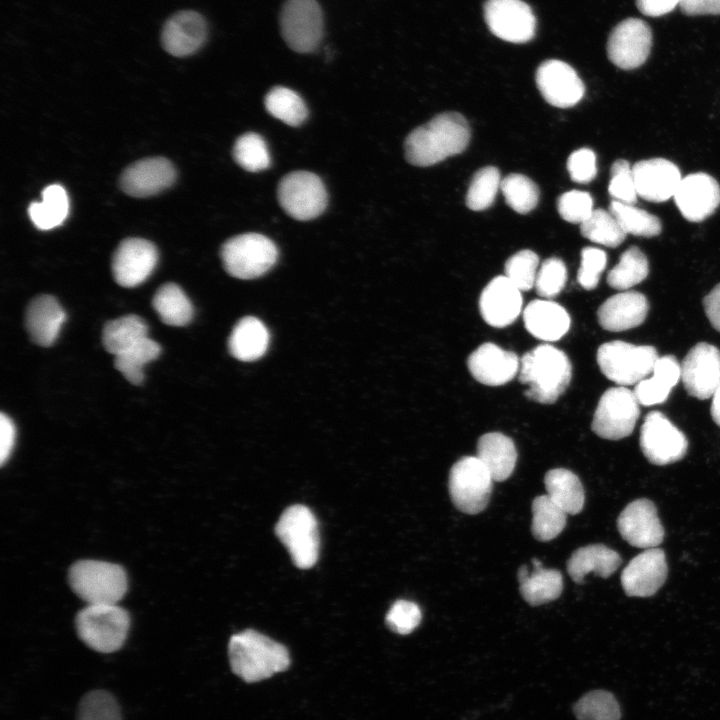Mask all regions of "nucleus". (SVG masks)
Segmentation results:
<instances>
[{"instance_id":"f257e3e1","label":"nucleus","mask_w":720,"mask_h":720,"mask_svg":"<svg viewBox=\"0 0 720 720\" xmlns=\"http://www.w3.org/2000/svg\"><path fill=\"white\" fill-rule=\"evenodd\" d=\"M470 135L469 124L460 113L439 114L407 136L405 158L414 166L435 165L465 150Z\"/></svg>"},{"instance_id":"f03ea898","label":"nucleus","mask_w":720,"mask_h":720,"mask_svg":"<svg viewBox=\"0 0 720 720\" xmlns=\"http://www.w3.org/2000/svg\"><path fill=\"white\" fill-rule=\"evenodd\" d=\"M572 376L567 355L550 344H541L520 360L519 380L528 386L525 396L541 404H552L565 392Z\"/></svg>"},{"instance_id":"7ed1b4c3","label":"nucleus","mask_w":720,"mask_h":720,"mask_svg":"<svg viewBox=\"0 0 720 720\" xmlns=\"http://www.w3.org/2000/svg\"><path fill=\"white\" fill-rule=\"evenodd\" d=\"M228 656L233 673L247 683L267 679L290 665L284 645L251 629L230 638Z\"/></svg>"},{"instance_id":"20e7f679","label":"nucleus","mask_w":720,"mask_h":720,"mask_svg":"<svg viewBox=\"0 0 720 720\" xmlns=\"http://www.w3.org/2000/svg\"><path fill=\"white\" fill-rule=\"evenodd\" d=\"M74 593L88 604H117L127 591L124 569L114 563L81 560L68 574Z\"/></svg>"},{"instance_id":"39448f33","label":"nucleus","mask_w":720,"mask_h":720,"mask_svg":"<svg viewBox=\"0 0 720 720\" xmlns=\"http://www.w3.org/2000/svg\"><path fill=\"white\" fill-rule=\"evenodd\" d=\"M129 624L128 613L117 604H88L75 619L79 638L101 653L115 652L122 647Z\"/></svg>"},{"instance_id":"423d86ee","label":"nucleus","mask_w":720,"mask_h":720,"mask_svg":"<svg viewBox=\"0 0 720 720\" xmlns=\"http://www.w3.org/2000/svg\"><path fill=\"white\" fill-rule=\"evenodd\" d=\"M659 358L655 347L610 341L597 351V363L605 377L620 386L634 385L647 378Z\"/></svg>"},{"instance_id":"0eeeda50","label":"nucleus","mask_w":720,"mask_h":720,"mask_svg":"<svg viewBox=\"0 0 720 720\" xmlns=\"http://www.w3.org/2000/svg\"><path fill=\"white\" fill-rule=\"evenodd\" d=\"M220 255L228 274L239 279H254L274 266L278 250L268 237L246 233L228 239L222 245Z\"/></svg>"},{"instance_id":"6e6552de","label":"nucleus","mask_w":720,"mask_h":720,"mask_svg":"<svg viewBox=\"0 0 720 720\" xmlns=\"http://www.w3.org/2000/svg\"><path fill=\"white\" fill-rule=\"evenodd\" d=\"M275 534L295 566L308 569L315 565L320 542L317 520L309 508L300 504L286 508L275 526Z\"/></svg>"},{"instance_id":"1a4fd4ad","label":"nucleus","mask_w":720,"mask_h":720,"mask_svg":"<svg viewBox=\"0 0 720 720\" xmlns=\"http://www.w3.org/2000/svg\"><path fill=\"white\" fill-rule=\"evenodd\" d=\"M493 478L477 456L459 459L449 473L448 488L454 506L466 514L482 512L488 505Z\"/></svg>"},{"instance_id":"9d476101","label":"nucleus","mask_w":720,"mask_h":720,"mask_svg":"<svg viewBox=\"0 0 720 720\" xmlns=\"http://www.w3.org/2000/svg\"><path fill=\"white\" fill-rule=\"evenodd\" d=\"M281 35L297 53L314 52L324 34L321 7L316 0H286L280 13Z\"/></svg>"},{"instance_id":"9b49d317","label":"nucleus","mask_w":720,"mask_h":720,"mask_svg":"<svg viewBox=\"0 0 720 720\" xmlns=\"http://www.w3.org/2000/svg\"><path fill=\"white\" fill-rule=\"evenodd\" d=\"M278 201L292 218L307 221L316 218L327 206V191L322 180L308 171L285 175L277 189Z\"/></svg>"},{"instance_id":"f8f14e48","label":"nucleus","mask_w":720,"mask_h":720,"mask_svg":"<svg viewBox=\"0 0 720 720\" xmlns=\"http://www.w3.org/2000/svg\"><path fill=\"white\" fill-rule=\"evenodd\" d=\"M639 402L634 391L612 387L601 396L591 428L601 438L619 440L629 436L639 418Z\"/></svg>"},{"instance_id":"ddd939ff","label":"nucleus","mask_w":720,"mask_h":720,"mask_svg":"<svg viewBox=\"0 0 720 720\" xmlns=\"http://www.w3.org/2000/svg\"><path fill=\"white\" fill-rule=\"evenodd\" d=\"M639 444L646 459L655 465L677 462L688 449L686 436L659 411H651L645 416Z\"/></svg>"},{"instance_id":"4468645a","label":"nucleus","mask_w":720,"mask_h":720,"mask_svg":"<svg viewBox=\"0 0 720 720\" xmlns=\"http://www.w3.org/2000/svg\"><path fill=\"white\" fill-rule=\"evenodd\" d=\"M484 18L489 30L504 41L526 43L535 35V16L522 0H487Z\"/></svg>"},{"instance_id":"2eb2a0df","label":"nucleus","mask_w":720,"mask_h":720,"mask_svg":"<svg viewBox=\"0 0 720 720\" xmlns=\"http://www.w3.org/2000/svg\"><path fill=\"white\" fill-rule=\"evenodd\" d=\"M652 46L649 25L638 18H627L611 31L607 42L609 60L617 67L631 70L648 58Z\"/></svg>"},{"instance_id":"dca6fc26","label":"nucleus","mask_w":720,"mask_h":720,"mask_svg":"<svg viewBox=\"0 0 720 720\" xmlns=\"http://www.w3.org/2000/svg\"><path fill=\"white\" fill-rule=\"evenodd\" d=\"M681 380L690 396L712 398L720 384L719 349L706 342L694 345L681 363Z\"/></svg>"},{"instance_id":"f3484780","label":"nucleus","mask_w":720,"mask_h":720,"mask_svg":"<svg viewBox=\"0 0 720 720\" xmlns=\"http://www.w3.org/2000/svg\"><path fill=\"white\" fill-rule=\"evenodd\" d=\"M158 252L153 243L142 238L124 239L112 258V273L122 287H135L153 272Z\"/></svg>"},{"instance_id":"a211bd4d","label":"nucleus","mask_w":720,"mask_h":720,"mask_svg":"<svg viewBox=\"0 0 720 720\" xmlns=\"http://www.w3.org/2000/svg\"><path fill=\"white\" fill-rule=\"evenodd\" d=\"M536 84L543 98L559 108L577 104L585 87L577 72L567 63L550 59L542 62L536 71Z\"/></svg>"},{"instance_id":"6ab92c4d","label":"nucleus","mask_w":720,"mask_h":720,"mask_svg":"<svg viewBox=\"0 0 720 720\" xmlns=\"http://www.w3.org/2000/svg\"><path fill=\"white\" fill-rule=\"evenodd\" d=\"M617 527L622 538L634 547L655 548L664 539V528L657 509L652 501L645 498L634 500L623 509Z\"/></svg>"},{"instance_id":"aec40b11","label":"nucleus","mask_w":720,"mask_h":720,"mask_svg":"<svg viewBox=\"0 0 720 720\" xmlns=\"http://www.w3.org/2000/svg\"><path fill=\"white\" fill-rule=\"evenodd\" d=\"M673 197L685 219L701 222L718 208L720 186L709 174L692 173L682 178Z\"/></svg>"},{"instance_id":"412c9836","label":"nucleus","mask_w":720,"mask_h":720,"mask_svg":"<svg viewBox=\"0 0 720 720\" xmlns=\"http://www.w3.org/2000/svg\"><path fill=\"white\" fill-rule=\"evenodd\" d=\"M668 573L665 553L657 547L635 556L621 573L624 592L631 597H649L664 584Z\"/></svg>"},{"instance_id":"4be33fe9","label":"nucleus","mask_w":720,"mask_h":720,"mask_svg":"<svg viewBox=\"0 0 720 720\" xmlns=\"http://www.w3.org/2000/svg\"><path fill=\"white\" fill-rule=\"evenodd\" d=\"M207 37L205 18L196 11L182 10L165 22L161 44L169 54L187 57L196 53L205 44Z\"/></svg>"},{"instance_id":"5701e85b","label":"nucleus","mask_w":720,"mask_h":720,"mask_svg":"<svg viewBox=\"0 0 720 720\" xmlns=\"http://www.w3.org/2000/svg\"><path fill=\"white\" fill-rule=\"evenodd\" d=\"M639 197L650 202H664L674 196L681 180L678 167L663 158L642 160L632 166Z\"/></svg>"},{"instance_id":"b1692460","label":"nucleus","mask_w":720,"mask_h":720,"mask_svg":"<svg viewBox=\"0 0 720 720\" xmlns=\"http://www.w3.org/2000/svg\"><path fill=\"white\" fill-rule=\"evenodd\" d=\"M176 172L172 163L162 157L142 159L122 173L120 186L133 197L155 195L172 185Z\"/></svg>"},{"instance_id":"393cba45","label":"nucleus","mask_w":720,"mask_h":720,"mask_svg":"<svg viewBox=\"0 0 720 720\" xmlns=\"http://www.w3.org/2000/svg\"><path fill=\"white\" fill-rule=\"evenodd\" d=\"M467 366L478 382L499 386L514 378L519 371L520 360L514 352L494 343H483L469 355Z\"/></svg>"},{"instance_id":"a878e982","label":"nucleus","mask_w":720,"mask_h":720,"mask_svg":"<svg viewBox=\"0 0 720 720\" xmlns=\"http://www.w3.org/2000/svg\"><path fill=\"white\" fill-rule=\"evenodd\" d=\"M522 302L521 291L504 275L493 278L483 289L479 307L487 324L502 328L519 316Z\"/></svg>"},{"instance_id":"bb28decb","label":"nucleus","mask_w":720,"mask_h":720,"mask_svg":"<svg viewBox=\"0 0 720 720\" xmlns=\"http://www.w3.org/2000/svg\"><path fill=\"white\" fill-rule=\"evenodd\" d=\"M648 310V301L642 293L623 291L602 303L597 312L598 322L605 330L625 331L641 325Z\"/></svg>"},{"instance_id":"cd10ccee","label":"nucleus","mask_w":720,"mask_h":720,"mask_svg":"<svg viewBox=\"0 0 720 720\" xmlns=\"http://www.w3.org/2000/svg\"><path fill=\"white\" fill-rule=\"evenodd\" d=\"M65 320L64 309L51 295L35 297L26 309L27 332L34 343L43 347L54 343Z\"/></svg>"},{"instance_id":"c85d7f7f","label":"nucleus","mask_w":720,"mask_h":720,"mask_svg":"<svg viewBox=\"0 0 720 720\" xmlns=\"http://www.w3.org/2000/svg\"><path fill=\"white\" fill-rule=\"evenodd\" d=\"M523 320L527 331L543 341H557L570 327L568 312L551 300H533L523 311Z\"/></svg>"},{"instance_id":"c756f323","label":"nucleus","mask_w":720,"mask_h":720,"mask_svg":"<svg viewBox=\"0 0 720 720\" xmlns=\"http://www.w3.org/2000/svg\"><path fill=\"white\" fill-rule=\"evenodd\" d=\"M533 572L527 566L518 570L519 590L524 600L538 606L557 599L563 590L562 574L555 569H545L538 559L532 560Z\"/></svg>"},{"instance_id":"7c9ffc66","label":"nucleus","mask_w":720,"mask_h":720,"mask_svg":"<svg viewBox=\"0 0 720 720\" xmlns=\"http://www.w3.org/2000/svg\"><path fill=\"white\" fill-rule=\"evenodd\" d=\"M652 376L636 384L634 394L643 406H651L666 401L671 389L681 378V365L673 355L659 357L654 365Z\"/></svg>"},{"instance_id":"2f4dec72","label":"nucleus","mask_w":720,"mask_h":720,"mask_svg":"<svg viewBox=\"0 0 720 720\" xmlns=\"http://www.w3.org/2000/svg\"><path fill=\"white\" fill-rule=\"evenodd\" d=\"M621 563L622 559L615 550L603 544H593L573 552L567 561V571L574 582L582 583L590 572L608 578Z\"/></svg>"},{"instance_id":"473e14b6","label":"nucleus","mask_w":720,"mask_h":720,"mask_svg":"<svg viewBox=\"0 0 720 720\" xmlns=\"http://www.w3.org/2000/svg\"><path fill=\"white\" fill-rule=\"evenodd\" d=\"M494 481H504L512 474L517 460L514 442L508 436L491 432L482 435L477 443V455Z\"/></svg>"},{"instance_id":"72a5a7b5","label":"nucleus","mask_w":720,"mask_h":720,"mask_svg":"<svg viewBox=\"0 0 720 720\" xmlns=\"http://www.w3.org/2000/svg\"><path fill=\"white\" fill-rule=\"evenodd\" d=\"M269 345V332L255 317H244L234 326L229 337L231 355L241 361H253L262 357Z\"/></svg>"},{"instance_id":"f704fd0d","label":"nucleus","mask_w":720,"mask_h":720,"mask_svg":"<svg viewBox=\"0 0 720 720\" xmlns=\"http://www.w3.org/2000/svg\"><path fill=\"white\" fill-rule=\"evenodd\" d=\"M547 495L567 514H578L584 506V488L579 478L570 470L556 468L544 477Z\"/></svg>"},{"instance_id":"c9c22d12","label":"nucleus","mask_w":720,"mask_h":720,"mask_svg":"<svg viewBox=\"0 0 720 720\" xmlns=\"http://www.w3.org/2000/svg\"><path fill=\"white\" fill-rule=\"evenodd\" d=\"M69 213V199L65 189L59 184L47 186L42 191V200L32 202L28 215L35 227L50 230L61 225Z\"/></svg>"},{"instance_id":"e433bc0d","label":"nucleus","mask_w":720,"mask_h":720,"mask_svg":"<svg viewBox=\"0 0 720 720\" xmlns=\"http://www.w3.org/2000/svg\"><path fill=\"white\" fill-rule=\"evenodd\" d=\"M148 326L139 316L130 314L107 322L102 331L104 348L114 356L148 337Z\"/></svg>"},{"instance_id":"4c0bfd02","label":"nucleus","mask_w":720,"mask_h":720,"mask_svg":"<svg viewBox=\"0 0 720 720\" xmlns=\"http://www.w3.org/2000/svg\"><path fill=\"white\" fill-rule=\"evenodd\" d=\"M152 305L163 323L170 326H185L193 317V307L175 283H166L156 291Z\"/></svg>"},{"instance_id":"58836bf2","label":"nucleus","mask_w":720,"mask_h":720,"mask_svg":"<svg viewBox=\"0 0 720 720\" xmlns=\"http://www.w3.org/2000/svg\"><path fill=\"white\" fill-rule=\"evenodd\" d=\"M567 515L547 494L536 497L532 503L534 538L544 542L554 539L564 529Z\"/></svg>"},{"instance_id":"ea45409f","label":"nucleus","mask_w":720,"mask_h":720,"mask_svg":"<svg viewBox=\"0 0 720 720\" xmlns=\"http://www.w3.org/2000/svg\"><path fill=\"white\" fill-rule=\"evenodd\" d=\"M264 105L270 115L289 126H299L307 118L308 109L303 99L292 89L276 86L265 96Z\"/></svg>"},{"instance_id":"a19ab883","label":"nucleus","mask_w":720,"mask_h":720,"mask_svg":"<svg viewBox=\"0 0 720 720\" xmlns=\"http://www.w3.org/2000/svg\"><path fill=\"white\" fill-rule=\"evenodd\" d=\"M649 265L645 254L636 246L624 251L619 262L609 271L607 283L617 290L629 289L648 275Z\"/></svg>"},{"instance_id":"79ce46f5","label":"nucleus","mask_w":720,"mask_h":720,"mask_svg":"<svg viewBox=\"0 0 720 720\" xmlns=\"http://www.w3.org/2000/svg\"><path fill=\"white\" fill-rule=\"evenodd\" d=\"M161 348L157 342L146 337L115 356L114 365L132 384L139 385L144 379L143 367L156 359Z\"/></svg>"},{"instance_id":"37998d69","label":"nucleus","mask_w":720,"mask_h":720,"mask_svg":"<svg viewBox=\"0 0 720 720\" xmlns=\"http://www.w3.org/2000/svg\"><path fill=\"white\" fill-rule=\"evenodd\" d=\"M609 211L626 234L654 237L661 232V221L657 216L632 204L612 200Z\"/></svg>"},{"instance_id":"c03bdc74","label":"nucleus","mask_w":720,"mask_h":720,"mask_svg":"<svg viewBox=\"0 0 720 720\" xmlns=\"http://www.w3.org/2000/svg\"><path fill=\"white\" fill-rule=\"evenodd\" d=\"M582 236L592 242L615 248L626 238L615 217L604 209H594L591 215L580 224Z\"/></svg>"},{"instance_id":"a18cd8bd","label":"nucleus","mask_w":720,"mask_h":720,"mask_svg":"<svg viewBox=\"0 0 720 720\" xmlns=\"http://www.w3.org/2000/svg\"><path fill=\"white\" fill-rule=\"evenodd\" d=\"M500 189L506 203L514 211L527 214L538 203L539 189L528 177L522 174H509L501 180Z\"/></svg>"},{"instance_id":"49530a36","label":"nucleus","mask_w":720,"mask_h":720,"mask_svg":"<svg viewBox=\"0 0 720 720\" xmlns=\"http://www.w3.org/2000/svg\"><path fill=\"white\" fill-rule=\"evenodd\" d=\"M233 157L239 166L249 172L263 171L271 163L265 140L253 132L245 133L236 140Z\"/></svg>"},{"instance_id":"de8ad7c7","label":"nucleus","mask_w":720,"mask_h":720,"mask_svg":"<svg viewBox=\"0 0 720 720\" xmlns=\"http://www.w3.org/2000/svg\"><path fill=\"white\" fill-rule=\"evenodd\" d=\"M501 179L499 170L493 166L479 169L470 182L466 205L473 211H482L489 208L500 189Z\"/></svg>"},{"instance_id":"09e8293b","label":"nucleus","mask_w":720,"mask_h":720,"mask_svg":"<svg viewBox=\"0 0 720 720\" xmlns=\"http://www.w3.org/2000/svg\"><path fill=\"white\" fill-rule=\"evenodd\" d=\"M578 720H619L620 707L605 690H594L582 696L573 706Z\"/></svg>"},{"instance_id":"8fccbe9b","label":"nucleus","mask_w":720,"mask_h":720,"mask_svg":"<svg viewBox=\"0 0 720 720\" xmlns=\"http://www.w3.org/2000/svg\"><path fill=\"white\" fill-rule=\"evenodd\" d=\"M77 720H121L119 704L105 690L90 691L79 703Z\"/></svg>"},{"instance_id":"3c124183","label":"nucleus","mask_w":720,"mask_h":720,"mask_svg":"<svg viewBox=\"0 0 720 720\" xmlns=\"http://www.w3.org/2000/svg\"><path fill=\"white\" fill-rule=\"evenodd\" d=\"M539 258L531 250L524 249L512 255L505 263V276L520 290L534 287Z\"/></svg>"},{"instance_id":"603ef678","label":"nucleus","mask_w":720,"mask_h":720,"mask_svg":"<svg viewBox=\"0 0 720 720\" xmlns=\"http://www.w3.org/2000/svg\"><path fill=\"white\" fill-rule=\"evenodd\" d=\"M567 279V270L564 262L556 257L546 259L537 272L535 285L539 296L552 298L558 295Z\"/></svg>"},{"instance_id":"864d4df0","label":"nucleus","mask_w":720,"mask_h":720,"mask_svg":"<svg viewBox=\"0 0 720 720\" xmlns=\"http://www.w3.org/2000/svg\"><path fill=\"white\" fill-rule=\"evenodd\" d=\"M610 174L608 192L613 200L634 205L638 194L629 162L624 159L616 160L611 166Z\"/></svg>"},{"instance_id":"5fc2aeb1","label":"nucleus","mask_w":720,"mask_h":720,"mask_svg":"<svg viewBox=\"0 0 720 720\" xmlns=\"http://www.w3.org/2000/svg\"><path fill=\"white\" fill-rule=\"evenodd\" d=\"M560 216L570 223H583L593 212V199L585 191L572 190L562 194L557 201Z\"/></svg>"},{"instance_id":"6e6d98bb","label":"nucleus","mask_w":720,"mask_h":720,"mask_svg":"<svg viewBox=\"0 0 720 720\" xmlns=\"http://www.w3.org/2000/svg\"><path fill=\"white\" fill-rule=\"evenodd\" d=\"M421 617V610L416 603L401 599L393 603L385 620L392 631L406 635L418 627Z\"/></svg>"},{"instance_id":"4d7b16f0","label":"nucleus","mask_w":720,"mask_h":720,"mask_svg":"<svg viewBox=\"0 0 720 720\" xmlns=\"http://www.w3.org/2000/svg\"><path fill=\"white\" fill-rule=\"evenodd\" d=\"M606 263L607 255L603 250L595 247L583 248L577 275L579 284L586 290L595 289Z\"/></svg>"},{"instance_id":"13d9d810","label":"nucleus","mask_w":720,"mask_h":720,"mask_svg":"<svg viewBox=\"0 0 720 720\" xmlns=\"http://www.w3.org/2000/svg\"><path fill=\"white\" fill-rule=\"evenodd\" d=\"M567 168L571 179L577 183L591 182L597 173L596 156L591 149L581 148L568 158Z\"/></svg>"},{"instance_id":"bf43d9fd","label":"nucleus","mask_w":720,"mask_h":720,"mask_svg":"<svg viewBox=\"0 0 720 720\" xmlns=\"http://www.w3.org/2000/svg\"><path fill=\"white\" fill-rule=\"evenodd\" d=\"M15 426L13 421L1 413L0 415V462L3 465L9 458L15 443Z\"/></svg>"},{"instance_id":"052dcab7","label":"nucleus","mask_w":720,"mask_h":720,"mask_svg":"<svg viewBox=\"0 0 720 720\" xmlns=\"http://www.w3.org/2000/svg\"><path fill=\"white\" fill-rule=\"evenodd\" d=\"M681 0H636L638 10L650 17L667 14L679 6Z\"/></svg>"},{"instance_id":"680f3d73","label":"nucleus","mask_w":720,"mask_h":720,"mask_svg":"<svg viewBox=\"0 0 720 720\" xmlns=\"http://www.w3.org/2000/svg\"><path fill=\"white\" fill-rule=\"evenodd\" d=\"M679 7L686 15L720 14V0H681Z\"/></svg>"},{"instance_id":"e2e57ef3","label":"nucleus","mask_w":720,"mask_h":720,"mask_svg":"<svg viewBox=\"0 0 720 720\" xmlns=\"http://www.w3.org/2000/svg\"><path fill=\"white\" fill-rule=\"evenodd\" d=\"M703 306L711 325L720 332V283L705 296Z\"/></svg>"},{"instance_id":"0e129e2a","label":"nucleus","mask_w":720,"mask_h":720,"mask_svg":"<svg viewBox=\"0 0 720 720\" xmlns=\"http://www.w3.org/2000/svg\"><path fill=\"white\" fill-rule=\"evenodd\" d=\"M711 416L714 422L720 427V384L712 396Z\"/></svg>"}]
</instances>
